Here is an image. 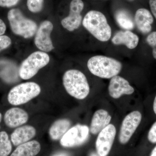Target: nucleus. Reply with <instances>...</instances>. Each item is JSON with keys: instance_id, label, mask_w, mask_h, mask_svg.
<instances>
[{"instance_id": "f257e3e1", "label": "nucleus", "mask_w": 156, "mask_h": 156, "mask_svg": "<svg viewBox=\"0 0 156 156\" xmlns=\"http://www.w3.org/2000/svg\"><path fill=\"white\" fill-rule=\"evenodd\" d=\"M83 25L100 41H108L111 37V27L105 16L100 11L92 10L88 12L83 20Z\"/></svg>"}, {"instance_id": "f03ea898", "label": "nucleus", "mask_w": 156, "mask_h": 156, "mask_svg": "<svg viewBox=\"0 0 156 156\" xmlns=\"http://www.w3.org/2000/svg\"><path fill=\"white\" fill-rule=\"evenodd\" d=\"M62 83L67 93L76 99H85L89 95L90 88L86 76L77 69H69L64 73Z\"/></svg>"}, {"instance_id": "7ed1b4c3", "label": "nucleus", "mask_w": 156, "mask_h": 156, "mask_svg": "<svg viewBox=\"0 0 156 156\" xmlns=\"http://www.w3.org/2000/svg\"><path fill=\"white\" fill-rule=\"evenodd\" d=\"M87 66L92 74L104 79H110L118 75L122 67V63L116 59L101 55L89 58Z\"/></svg>"}, {"instance_id": "20e7f679", "label": "nucleus", "mask_w": 156, "mask_h": 156, "mask_svg": "<svg viewBox=\"0 0 156 156\" xmlns=\"http://www.w3.org/2000/svg\"><path fill=\"white\" fill-rule=\"evenodd\" d=\"M8 18L11 30L15 34L24 39L30 38L35 35L38 28L36 23L26 17L19 9L10 10Z\"/></svg>"}, {"instance_id": "39448f33", "label": "nucleus", "mask_w": 156, "mask_h": 156, "mask_svg": "<svg viewBox=\"0 0 156 156\" xmlns=\"http://www.w3.org/2000/svg\"><path fill=\"white\" fill-rule=\"evenodd\" d=\"M50 56L41 51L34 52L23 60L20 67V76L24 80H29L36 75L39 70L49 63Z\"/></svg>"}, {"instance_id": "423d86ee", "label": "nucleus", "mask_w": 156, "mask_h": 156, "mask_svg": "<svg viewBox=\"0 0 156 156\" xmlns=\"http://www.w3.org/2000/svg\"><path fill=\"white\" fill-rule=\"evenodd\" d=\"M41 88L34 82H27L15 86L10 90L8 101L13 105L27 103L40 95Z\"/></svg>"}, {"instance_id": "0eeeda50", "label": "nucleus", "mask_w": 156, "mask_h": 156, "mask_svg": "<svg viewBox=\"0 0 156 156\" xmlns=\"http://www.w3.org/2000/svg\"><path fill=\"white\" fill-rule=\"evenodd\" d=\"M89 127L78 124L69 128L60 139V144L66 147H74L83 144L89 136Z\"/></svg>"}, {"instance_id": "6e6552de", "label": "nucleus", "mask_w": 156, "mask_h": 156, "mask_svg": "<svg viewBox=\"0 0 156 156\" xmlns=\"http://www.w3.org/2000/svg\"><path fill=\"white\" fill-rule=\"evenodd\" d=\"M53 25L49 20L43 21L38 27L35 35L34 44L37 48L44 52H50L55 49L50 37Z\"/></svg>"}, {"instance_id": "1a4fd4ad", "label": "nucleus", "mask_w": 156, "mask_h": 156, "mask_svg": "<svg viewBox=\"0 0 156 156\" xmlns=\"http://www.w3.org/2000/svg\"><path fill=\"white\" fill-rule=\"evenodd\" d=\"M142 119V115L138 111L132 112L123 120L120 129L119 140L122 144H126L139 126Z\"/></svg>"}, {"instance_id": "9d476101", "label": "nucleus", "mask_w": 156, "mask_h": 156, "mask_svg": "<svg viewBox=\"0 0 156 156\" xmlns=\"http://www.w3.org/2000/svg\"><path fill=\"white\" fill-rule=\"evenodd\" d=\"M84 4L82 0H72L69 5V14L61 20V24L66 29L72 32L77 29L81 24V12Z\"/></svg>"}, {"instance_id": "9b49d317", "label": "nucleus", "mask_w": 156, "mask_h": 156, "mask_svg": "<svg viewBox=\"0 0 156 156\" xmlns=\"http://www.w3.org/2000/svg\"><path fill=\"white\" fill-rule=\"evenodd\" d=\"M116 134L115 127L109 124L99 132L95 146L97 154L100 156H107L109 153Z\"/></svg>"}, {"instance_id": "f8f14e48", "label": "nucleus", "mask_w": 156, "mask_h": 156, "mask_svg": "<svg viewBox=\"0 0 156 156\" xmlns=\"http://www.w3.org/2000/svg\"><path fill=\"white\" fill-rule=\"evenodd\" d=\"M134 92V88L129 82L120 76H115L110 81L108 92L112 98L117 99L123 95H131Z\"/></svg>"}, {"instance_id": "ddd939ff", "label": "nucleus", "mask_w": 156, "mask_h": 156, "mask_svg": "<svg viewBox=\"0 0 156 156\" xmlns=\"http://www.w3.org/2000/svg\"><path fill=\"white\" fill-rule=\"evenodd\" d=\"M28 113L23 109L13 108L8 110L4 116V121L6 126L10 128H15L25 124L28 121Z\"/></svg>"}, {"instance_id": "4468645a", "label": "nucleus", "mask_w": 156, "mask_h": 156, "mask_svg": "<svg viewBox=\"0 0 156 156\" xmlns=\"http://www.w3.org/2000/svg\"><path fill=\"white\" fill-rule=\"evenodd\" d=\"M36 134V130L33 126H24L15 129L11 134V140L14 146H18L29 141Z\"/></svg>"}, {"instance_id": "2eb2a0df", "label": "nucleus", "mask_w": 156, "mask_h": 156, "mask_svg": "<svg viewBox=\"0 0 156 156\" xmlns=\"http://www.w3.org/2000/svg\"><path fill=\"white\" fill-rule=\"evenodd\" d=\"M134 21L137 29L142 34H148L151 30L154 18L147 9H138L135 13Z\"/></svg>"}, {"instance_id": "dca6fc26", "label": "nucleus", "mask_w": 156, "mask_h": 156, "mask_svg": "<svg viewBox=\"0 0 156 156\" xmlns=\"http://www.w3.org/2000/svg\"><path fill=\"white\" fill-rule=\"evenodd\" d=\"M139 41V37L137 35L128 30L118 32L112 40L114 44L124 45L130 49L136 48Z\"/></svg>"}, {"instance_id": "f3484780", "label": "nucleus", "mask_w": 156, "mask_h": 156, "mask_svg": "<svg viewBox=\"0 0 156 156\" xmlns=\"http://www.w3.org/2000/svg\"><path fill=\"white\" fill-rule=\"evenodd\" d=\"M112 119V117L108 112L103 109H100L95 112L91 122L90 131L93 134H96L108 126Z\"/></svg>"}, {"instance_id": "a211bd4d", "label": "nucleus", "mask_w": 156, "mask_h": 156, "mask_svg": "<svg viewBox=\"0 0 156 156\" xmlns=\"http://www.w3.org/2000/svg\"><path fill=\"white\" fill-rule=\"evenodd\" d=\"M41 150L40 143L31 140L18 146L10 156H36Z\"/></svg>"}, {"instance_id": "6ab92c4d", "label": "nucleus", "mask_w": 156, "mask_h": 156, "mask_svg": "<svg viewBox=\"0 0 156 156\" xmlns=\"http://www.w3.org/2000/svg\"><path fill=\"white\" fill-rule=\"evenodd\" d=\"M71 126V122L67 119H60L55 121L49 129L50 138L53 140L61 139Z\"/></svg>"}, {"instance_id": "aec40b11", "label": "nucleus", "mask_w": 156, "mask_h": 156, "mask_svg": "<svg viewBox=\"0 0 156 156\" xmlns=\"http://www.w3.org/2000/svg\"><path fill=\"white\" fill-rule=\"evenodd\" d=\"M115 18L120 27L127 30H131L134 28V23L130 14L125 10L117 11Z\"/></svg>"}, {"instance_id": "412c9836", "label": "nucleus", "mask_w": 156, "mask_h": 156, "mask_svg": "<svg viewBox=\"0 0 156 156\" xmlns=\"http://www.w3.org/2000/svg\"><path fill=\"white\" fill-rule=\"evenodd\" d=\"M12 151L9 135L5 131L0 132V156H8Z\"/></svg>"}, {"instance_id": "4be33fe9", "label": "nucleus", "mask_w": 156, "mask_h": 156, "mask_svg": "<svg viewBox=\"0 0 156 156\" xmlns=\"http://www.w3.org/2000/svg\"><path fill=\"white\" fill-rule=\"evenodd\" d=\"M44 0H27V5L28 10L33 13L41 12L43 9Z\"/></svg>"}, {"instance_id": "5701e85b", "label": "nucleus", "mask_w": 156, "mask_h": 156, "mask_svg": "<svg viewBox=\"0 0 156 156\" xmlns=\"http://www.w3.org/2000/svg\"><path fill=\"white\" fill-rule=\"evenodd\" d=\"M146 41L152 48L153 56L156 59V31L153 32L147 36Z\"/></svg>"}, {"instance_id": "b1692460", "label": "nucleus", "mask_w": 156, "mask_h": 156, "mask_svg": "<svg viewBox=\"0 0 156 156\" xmlns=\"http://www.w3.org/2000/svg\"><path fill=\"white\" fill-rule=\"evenodd\" d=\"M11 44V40L6 35L0 36V52L9 47Z\"/></svg>"}, {"instance_id": "393cba45", "label": "nucleus", "mask_w": 156, "mask_h": 156, "mask_svg": "<svg viewBox=\"0 0 156 156\" xmlns=\"http://www.w3.org/2000/svg\"><path fill=\"white\" fill-rule=\"evenodd\" d=\"M148 140L152 144L156 143V122L151 127L147 135Z\"/></svg>"}, {"instance_id": "a878e982", "label": "nucleus", "mask_w": 156, "mask_h": 156, "mask_svg": "<svg viewBox=\"0 0 156 156\" xmlns=\"http://www.w3.org/2000/svg\"><path fill=\"white\" fill-rule=\"evenodd\" d=\"M20 0H0V7L11 8L17 5Z\"/></svg>"}, {"instance_id": "bb28decb", "label": "nucleus", "mask_w": 156, "mask_h": 156, "mask_svg": "<svg viewBox=\"0 0 156 156\" xmlns=\"http://www.w3.org/2000/svg\"><path fill=\"white\" fill-rule=\"evenodd\" d=\"M149 4L152 13L156 19V0H150Z\"/></svg>"}, {"instance_id": "cd10ccee", "label": "nucleus", "mask_w": 156, "mask_h": 156, "mask_svg": "<svg viewBox=\"0 0 156 156\" xmlns=\"http://www.w3.org/2000/svg\"><path fill=\"white\" fill-rule=\"evenodd\" d=\"M6 30L5 24L2 19H0V36L3 35L5 32Z\"/></svg>"}, {"instance_id": "c85d7f7f", "label": "nucleus", "mask_w": 156, "mask_h": 156, "mask_svg": "<svg viewBox=\"0 0 156 156\" xmlns=\"http://www.w3.org/2000/svg\"><path fill=\"white\" fill-rule=\"evenodd\" d=\"M52 156H71L69 154L65 152H61L55 154Z\"/></svg>"}, {"instance_id": "c756f323", "label": "nucleus", "mask_w": 156, "mask_h": 156, "mask_svg": "<svg viewBox=\"0 0 156 156\" xmlns=\"http://www.w3.org/2000/svg\"><path fill=\"white\" fill-rule=\"evenodd\" d=\"M150 156H156V146L152 151Z\"/></svg>"}, {"instance_id": "7c9ffc66", "label": "nucleus", "mask_w": 156, "mask_h": 156, "mask_svg": "<svg viewBox=\"0 0 156 156\" xmlns=\"http://www.w3.org/2000/svg\"><path fill=\"white\" fill-rule=\"evenodd\" d=\"M153 110L154 112L156 115V95L155 98L154 100L153 103Z\"/></svg>"}, {"instance_id": "2f4dec72", "label": "nucleus", "mask_w": 156, "mask_h": 156, "mask_svg": "<svg viewBox=\"0 0 156 156\" xmlns=\"http://www.w3.org/2000/svg\"><path fill=\"white\" fill-rule=\"evenodd\" d=\"M89 156H100L98 154L95 153V152H92L90 154Z\"/></svg>"}, {"instance_id": "473e14b6", "label": "nucleus", "mask_w": 156, "mask_h": 156, "mask_svg": "<svg viewBox=\"0 0 156 156\" xmlns=\"http://www.w3.org/2000/svg\"><path fill=\"white\" fill-rule=\"evenodd\" d=\"M2 114L0 113V123L1 122V121H2ZM0 128H1V127H0Z\"/></svg>"}]
</instances>
